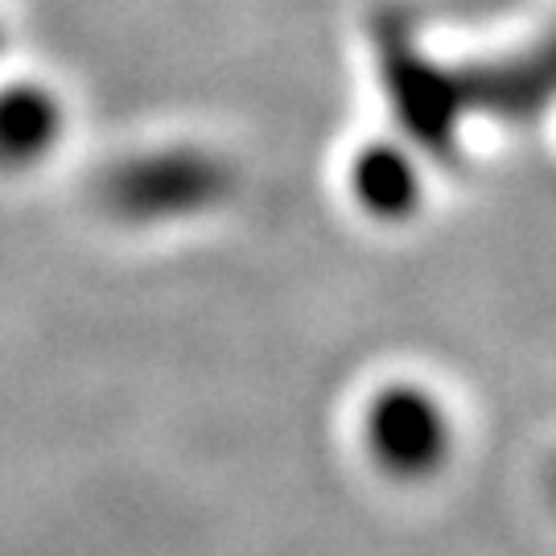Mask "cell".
I'll list each match as a JSON object with an SVG mask.
<instances>
[{
	"label": "cell",
	"mask_w": 556,
	"mask_h": 556,
	"mask_svg": "<svg viewBox=\"0 0 556 556\" xmlns=\"http://www.w3.org/2000/svg\"><path fill=\"white\" fill-rule=\"evenodd\" d=\"M363 441L379 470L396 478H429L450 457V413L417 383H388L363 413Z\"/></svg>",
	"instance_id": "1"
},
{
	"label": "cell",
	"mask_w": 556,
	"mask_h": 556,
	"mask_svg": "<svg viewBox=\"0 0 556 556\" xmlns=\"http://www.w3.org/2000/svg\"><path fill=\"white\" fill-rule=\"evenodd\" d=\"M355 194L379 219H404L420 202V165L396 144H376L355 161Z\"/></svg>",
	"instance_id": "2"
},
{
	"label": "cell",
	"mask_w": 556,
	"mask_h": 556,
	"mask_svg": "<svg viewBox=\"0 0 556 556\" xmlns=\"http://www.w3.org/2000/svg\"><path fill=\"white\" fill-rule=\"evenodd\" d=\"M59 140V108L34 87L0 96V161H34Z\"/></svg>",
	"instance_id": "3"
},
{
	"label": "cell",
	"mask_w": 556,
	"mask_h": 556,
	"mask_svg": "<svg viewBox=\"0 0 556 556\" xmlns=\"http://www.w3.org/2000/svg\"><path fill=\"white\" fill-rule=\"evenodd\" d=\"M553 491H556V475H553Z\"/></svg>",
	"instance_id": "4"
}]
</instances>
